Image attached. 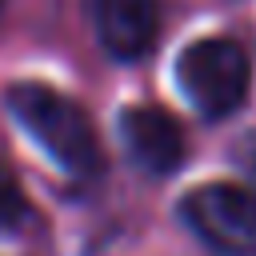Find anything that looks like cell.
<instances>
[{"instance_id": "obj_5", "label": "cell", "mask_w": 256, "mask_h": 256, "mask_svg": "<svg viewBox=\"0 0 256 256\" xmlns=\"http://www.w3.org/2000/svg\"><path fill=\"white\" fill-rule=\"evenodd\" d=\"M120 136H124V148L128 156L144 168V172H172L180 160H184V132L180 124L156 108V104H136V108H124L120 116Z\"/></svg>"}, {"instance_id": "obj_2", "label": "cell", "mask_w": 256, "mask_h": 256, "mask_svg": "<svg viewBox=\"0 0 256 256\" xmlns=\"http://www.w3.org/2000/svg\"><path fill=\"white\" fill-rule=\"evenodd\" d=\"M176 80L188 104L204 120L232 116L252 84V60L248 52L228 36H204L192 40L176 60Z\"/></svg>"}, {"instance_id": "obj_4", "label": "cell", "mask_w": 256, "mask_h": 256, "mask_svg": "<svg viewBox=\"0 0 256 256\" xmlns=\"http://www.w3.org/2000/svg\"><path fill=\"white\" fill-rule=\"evenodd\" d=\"M92 36L116 60H140L160 36L156 0H84Z\"/></svg>"}, {"instance_id": "obj_7", "label": "cell", "mask_w": 256, "mask_h": 256, "mask_svg": "<svg viewBox=\"0 0 256 256\" xmlns=\"http://www.w3.org/2000/svg\"><path fill=\"white\" fill-rule=\"evenodd\" d=\"M240 164H244V172L256 180V132L244 140V148H240Z\"/></svg>"}, {"instance_id": "obj_6", "label": "cell", "mask_w": 256, "mask_h": 256, "mask_svg": "<svg viewBox=\"0 0 256 256\" xmlns=\"http://www.w3.org/2000/svg\"><path fill=\"white\" fill-rule=\"evenodd\" d=\"M28 220V200L16 184V176L0 164V232H12Z\"/></svg>"}, {"instance_id": "obj_3", "label": "cell", "mask_w": 256, "mask_h": 256, "mask_svg": "<svg viewBox=\"0 0 256 256\" xmlns=\"http://www.w3.org/2000/svg\"><path fill=\"white\" fill-rule=\"evenodd\" d=\"M184 224L224 256H256V196L240 184H200L180 200Z\"/></svg>"}, {"instance_id": "obj_1", "label": "cell", "mask_w": 256, "mask_h": 256, "mask_svg": "<svg viewBox=\"0 0 256 256\" xmlns=\"http://www.w3.org/2000/svg\"><path fill=\"white\" fill-rule=\"evenodd\" d=\"M4 104L16 116V124L64 172H72L80 180H92L100 172L104 156H100L96 128H92V120L84 116V108L72 96L56 92V88H48L40 80H20V84H12L4 92Z\"/></svg>"}]
</instances>
